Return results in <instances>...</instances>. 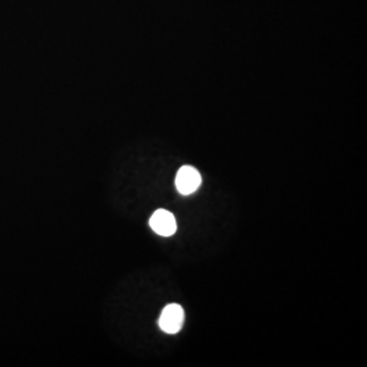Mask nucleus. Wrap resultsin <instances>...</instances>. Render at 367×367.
Here are the masks:
<instances>
[{"instance_id":"1","label":"nucleus","mask_w":367,"mask_h":367,"mask_svg":"<svg viewBox=\"0 0 367 367\" xmlns=\"http://www.w3.org/2000/svg\"><path fill=\"white\" fill-rule=\"evenodd\" d=\"M184 324V310L180 305H168L160 317V329L166 334H177Z\"/></svg>"},{"instance_id":"2","label":"nucleus","mask_w":367,"mask_h":367,"mask_svg":"<svg viewBox=\"0 0 367 367\" xmlns=\"http://www.w3.org/2000/svg\"><path fill=\"white\" fill-rule=\"evenodd\" d=\"M202 185V176L193 166H182L176 176L177 191L181 195H192Z\"/></svg>"},{"instance_id":"3","label":"nucleus","mask_w":367,"mask_h":367,"mask_svg":"<svg viewBox=\"0 0 367 367\" xmlns=\"http://www.w3.org/2000/svg\"><path fill=\"white\" fill-rule=\"evenodd\" d=\"M151 229L163 237H170L176 233L177 222L175 215L166 209H157L150 218Z\"/></svg>"}]
</instances>
